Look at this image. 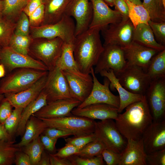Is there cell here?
I'll list each match as a JSON object with an SVG mask.
<instances>
[{
    "instance_id": "1",
    "label": "cell",
    "mask_w": 165,
    "mask_h": 165,
    "mask_svg": "<svg viewBox=\"0 0 165 165\" xmlns=\"http://www.w3.org/2000/svg\"><path fill=\"white\" fill-rule=\"evenodd\" d=\"M125 109L115 119L117 128L127 140L142 139L145 131L153 121L145 96Z\"/></svg>"
},
{
    "instance_id": "2",
    "label": "cell",
    "mask_w": 165,
    "mask_h": 165,
    "mask_svg": "<svg viewBox=\"0 0 165 165\" xmlns=\"http://www.w3.org/2000/svg\"><path fill=\"white\" fill-rule=\"evenodd\" d=\"M100 31L89 28L75 36L73 43V54L78 69L82 73L90 74L103 50Z\"/></svg>"
},
{
    "instance_id": "3",
    "label": "cell",
    "mask_w": 165,
    "mask_h": 165,
    "mask_svg": "<svg viewBox=\"0 0 165 165\" xmlns=\"http://www.w3.org/2000/svg\"><path fill=\"white\" fill-rule=\"evenodd\" d=\"M48 71L21 68L9 72L0 82V94H13L25 90L32 85Z\"/></svg>"
},
{
    "instance_id": "4",
    "label": "cell",
    "mask_w": 165,
    "mask_h": 165,
    "mask_svg": "<svg viewBox=\"0 0 165 165\" xmlns=\"http://www.w3.org/2000/svg\"><path fill=\"white\" fill-rule=\"evenodd\" d=\"M64 43L63 40L58 37L32 39L29 48V55L42 62L49 71L56 66Z\"/></svg>"
},
{
    "instance_id": "5",
    "label": "cell",
    "mask_w": 165,
    "mask_h": 165,
    "mask_svg": "<svg viewBox=\"0 0 165 165\" xmlns=\"http://www.w3.org/2000/svg\"><path fill=\"white\" fill-rule=\"evenodd\" d=\"M75 24L72 17L65 15L53 24L30 27L29 36L33 39L59 38L64 43H72L75 38Z\"/></svg>"
},
{
    "instance_id": "6",
    "label": "cell",
    "mask_w": 165,
    "mask_h": 165,
    "mask_svg": "<svg viewBox=\"0 0 165 165\" xmlns=\"http://www.w3.org/2000/svg\"><path fill=\"white\" fill-rule=\"evenodd\" d=\"M39 118L45 123L47 127L56 128L69 132L74 137L90 134L94 131L96 121L85 117L72 115L58 118Z\"/></svg>"
},
{
    "instance_id": "7",
    "label": "cell",
    "mask_w": 165,
    "mask_h": 165,
    "mask_svg": "<svg viewBox=\"0 0 165 165\" xmlns=\"http://www.w3.org/2000/svg\"><path fill=\"white\" fill-rule=\"evenodd\" d=\"M94 133L106 149L116 153L121 154L126 146L127 140L118 129L114 119L96 122Z\"/></svg>"
},
{
    "instance_id": "8",
    "label": "cell",
    "mask_w": 165,
    "mask_h": 165,
    "mask_svg": "<svg viewBox=\"0 0 165 165\" xmlns=\"http://www.w3.org/2000/svg\"><path fill=\"white\" fill-rule=\"evenodd\" d=\"M115 75L126 90L142 95H145L151 81L146 72L135 65L127 64L123 71Z\"/></svg>"
},
{
    "instance_id": "9",
    "label": "cell",
    "mask_w": 165,
    "mask_h": 165,
    "mask_svg": "<svg viewBox=\"0 0 165 165\" xmlns=\"http://www.w3.org/2000/svg\"><path fill=\"white\" fill-rule=\"evenodd\" d=\"M0 63L4 65L6 70L9 72L21 68L48 71L47 67L41 61L28 54L18 53L9 46L0 49Z\"/></svg>"
},
{
    "instance_id": "10",
    "label": "cell",
    "mask_w": 165,
    "mask_h": 165,
    "mask_svg": "<svg viewBox=\"0 0 165 165\" xmlns=\"http://www.w3.org/2000/svg\"><path fill=\"white\" fill-rule=\"evenodd\" d=\"M145 95L153 121L164 120L165 78L151 80Z\"/></svg>"
},
{
    "instance_id": "11",
    "label": "cell",
    "mask_w": 165,
    "mask_h": 165,
    "mask_svg": "<svg viewBox=\"0 0 165 165\" xmlns=\"http://www.w3.org/2000/svg\"><path fill=\"white\" fill-rule=\"evenodd\" d=\"M103 46V50L94 69L95 74L112 69L116 74L123 71L127 63L122 47L112 44Z\"/></svg>"
},
{
    "instance_id": "12",
    "label": "cell",
    "mask_w": 165,
    "mask_h": 165,
    "mask_svg": "<svg viewBox=\"0 0 165 165\" xmlns=\"http://www.w3.org/2000/svg\"><path fill=\"white\" fill-rule=\"evenodd\" d=\"M42 90L46 95L47 103L58 100L72 98L62 70L56 66L48 71Z\"/></svg>"
},
{
    "instance_id": "13",
    "label": "cell",
    "mask_w": 165,
    "mask_h": 165,
    "mask_svg": "<svg viewBox=\"0 0 165 165\" xmlns=\"http://www.w3.org/2000/svg\"><path fill=\"white\" fill-rule=\"evenodd\" d=\"M90 74L93 80L92 90L88 97L76 108H81L93 104L104 103L119 108L120 104L119 96L115 95L111 91L110 82L108 79L105 77L104 84H102L96 77L93 68L91 69Z\"/></svg>"
},
{
    "instance_id": "14",
    "label": "cell",
    "mask_w": 165,
    "mask_h": 165,
    "mask_svg": "<svg viewBox=\"0 0 165 165\" xmlns=\"http://www.w3.org/2000/svg\"><path fill=\"white\" fill-rule=\"evenodd\" d=\"M134 28L129 19L110 24L101 31L104 41L103 45L121 47L128 45L132 41Z\"/></svg>"
},
{
    "instance_id": "15",
    "label": "cell",
    "mask_w": 165,
    "mask_h": 165,
    "mask_svg": "<svg viewBox=\"0 0 165 165\" xmlns=\"http://www.w3.org/2000/svg\"><path fill=\"white\" fill-rule=\"evenodd\" d=\"M67 81L72 98L81 103L89 96L93 88V80L90 74L79 70H62Z\"/></svg>"
},
{
    "instance_id": "16",
    "label": "cell",
    "mask_w": 165,
    "mask_h": 165,
    "mask_svg": "<svg viewBox=\"0 0 165 165\" xmlns=\"http://www.w3.org/2000/svg\"><path fill=\"white\" fill-rule=\"evenodd\" d=\"M65 15L75 21V36L88 29L93 15V7L90 0H71Z\"/></svg>"
},
{
    "instance_id": "17",
    "label": "cell",
    "mask_w": 165,
    "mask_h": 165,
    "mask_svg": "<svg viewBox=\"0 0 165 165\" xmlns=\"http://www.w3.org/2000/svg\"><path fill=\"white\" fill-rule=\"evenodd\" d=\"M93 7V15L89 28L100 31L111 24L120 21L122 16L119 13L111 9L103 0H90Z\"/></svg>"
},
{
    "instance_id": "18",
    "label": "cell",
    "mask_w": 165,
    "mask_h": 165,
    "mask_svg": "<svg viewBox=\"0 0 165 165\" xmlns=\"http://www.w3.org/2000/svg\"><path fill=\"white\" fill-rule=\"evenodd\" d=\"M122 48L127 64L138 66L145 72L152 58L159 52L133 41Z\"/></svg>"
},
{
    "instance_id": "19",
    "label": "cell",
    "mask_w": 165,
    "mask_h": 165,
    "mask_svg": "<svg viewBox=\"0 0 165 165\" xmlns=\"http://www.w3.org/2000/svg\"><path fill=\"white\" fill-rule=\"evenodd\" d=\"M142 139L147 154L165 149V120L153 121L145 131Z\"/></svg>"
},
{
    "instance_id": "20",
    "label": "cell",
    "mask_w": 165,
    "mask_h": 165,
    "mask_svg": "<svg viewBox=\"0 0 165 165\" xmlns=\"http://www.w3.org/2000/svg\"><path fill=\"white\" fill-rule=\"evenodd\" d=\"M81 102L74 98L58 100L47 104L33 115L39 118H51L72 115V110Z\"/></svg>"
},
{
    "instance_id": "21",
    "label": "cell",
    "mask_w": 165,
    "mask_h": 165,
    "mask_svg": "<svg viewBox=\"0 0 165 165\" xmlns=\"http://www.w3.org/2000/svg\"><path fill=\"white\" fill-rule=\"evenodd\" d=\"M71 113L77 116L101 120L108 119L115 120L119 114L118 108L104 103L92 104L81 108L76 107L72 110Z\"/></svg>"
},
{
    "instance_id": "22",
    "label": "cell",
    "mask_w": 165,
    "mask_h": 165,
    "mask_svg": "<svg viewBox=\"0 0 165 165\" xmlns=\"http://www.w3.org/2000/svg\"><path fill=\"white\" fill-rule=\"evenodd\" d=\"M47 74L41 77L31 87L25 90L16 93L4 94L5 98L13 107L24 108L36 99L42 91Z\"/></svg>"
},
{
    "instance_id": "23",
    "label": "cell",
    "mask_w": 165,
    "mask_h": 165,
    "mask_svg": "<svg viewBox=\"0 0 165 165\" xmlns=\"http://www.w3.org/2000/svg\"><path fill=\"white\" fill-rule=\"evenodd\" d=\"M127 140L126 146L120 154L119 165H146L147 154L142 139Z\"/></svg>"
},
{
    "instance_id": "24",
    "label": "cell",
    "mask_w": 165,
    "mask_h": 165,
    "mask_svg": "<svg viewBox=\"0 0 165 165\" xmlns=\"http://www.w3.org/2000/svg\"><path fill=\"white\" fill-rule=\"evenodd\" d=\"M99 74L101 76L107 78L109 80V87L111 89L116 90L118 92L120 99L118 108L119 113H121L129 105L143 98L144 95L132 93L123 87L119 83L112 70L102 71Z\"/></svg>"
},
{
    "instance_id": "25",
    "label": "cell",
    "mask_w": 165,
    "mask_h": 165,
    "mask_svg": "<svg viewBox=\"0 0 165 165\" xmlns=\"http://www.w3.org/2000/svg\"><path fill=\"white\" fill-rule=\"evenodd\" d=\"M71 0H42L44 7V17L41 25L56 23L65 15Z\"/></svg>"
},
{
    "instance_id": "26",
    "label": "cell",
    "mask_w": 165,
    "mask_h": 165,
    "mask_svg": "<svg viewBox=\"0 0 165 165\" xmlns=\"http://www.w3.org/2000/svg\"><path fill=\"white\" fill-rule=\"evenodd\" d=\"M132 41L159 52L165 49V46L156 41L153 32L148 24H141L134 28Z\"/></svg>"
},
{
    "instance_id": "27",
    "label": "cell",
    "mask_w": 165,
    "mask_h": 165,
    "mask_svg": "<svg viewBox=\"0 0 165 165\" xmlns=\"http://www.w3.org/2000/svg\"><path fill=\"white\" fill-rule=\"evenodd\" d=\"M47 127L45 123L40 118L31 116L26 124L24 133L20 141L15 145L22 148L39 137Z\"/></svg>"
},
{
    "instance_id": "28",
    "label": "cell",
    "mask_w": 165,
    "mask_h": 165,
    "mask_svg": "<svg viewBox=\"0 0 165 165\" xmlns=\"http://www.w3.org/2000/svg\"><path fill=\"white\" fill-rule=\"evenodd\" d=\"M47 104L46 95L42 90L37 97L23 108L16 134L23 136L27 122L30 117Z\"/></svg>"
},
{
    "instance_id": "29",
    "label": "cell",
    "mask_w": 165,
    "mask_h": 165,
    "mask_svg": "<svg viewBox=\"0 0 165 165\" xmlns=\"http://www.w3.org/2000/svg\"><path fill=\"white\" fill-rule=\"evenodd\" d=\"M146 72L151 81L165 78V49L152 58Z\"/></svg>"
},
{
    "instance_id": "30",
    "label": "cell",
    "mask_w": 165,
    "mask_h": 165,
    "mask_svg": "<svg viewBox=\"0 0 165 165\" xmlns=\"http://www.w3.org/2000/svg\"><path fill=\"white\" fill-rule=\"evenodd\" d=\"M3 16L16 23L21 13L30 0H3Z\"/></svg>"
},
{
    "instance_id": "31",
    "label": "cell",
    "mask_w": 165,
    "mask_h": 165,
    "mask_svg": "<svg viewBox=\"0 0 165 165\" xmlns=\"http://www.w3.org/2000/svg\"><path fill=\"white\" fill-rule=\"evenodd\" d=\"M13 140L0 139V165H11L14 163L16 152L22 150L16 147Z\"/></svg>"
},
{
    "instance_id": "32",
    "label": "cell",
    "mask_w": 165,
    "mask_h": 165,
    "mask_svg": "<svg viewBox=\"0 0 165 165\" xmlns=\"http://www.w3.org/2000/svg\"><path fill=\"white\" fill-rule=\"evenodd\" d=\"M124 0L128 7L129 18L134 28L141 24H148L150 17L148 12L142 4L136 5L128 0Z\"/></svg>"
},
{
    "instance_id": "33",
    "label": "cell",
    "mask_w": 165,
    "mask_h": 165,
    "mask_svg": "<svg viewBox=\"0 0 165 165\" xmlns=\"http://www.w3.org/2000/svg\"><path fill=\"white\" fill-rule=\"evenodd\" d=\"M56 66L61 70H79L74 56L73 43L64 42L61 54L57 61Z\"/></svg>"
},
{
    "instance_id": "34",
    "label": "cell",
    "mask_w": 165,
    "mask_h": 165,
    "mask_svg": "<svg viewBox=\"0 0 165 165\" xmlns=\"http://www.w3.org/2000/svg\"><path fill=\"white\" fill-rule=\"evenodd\" d=\"M142 4L148 12L150 20L165 22V7L162 0H143Z\"/></svg>"
},
{
    "instance_id": "35",
    "label": "cell",
    "mask_w": 165,
    "mask_h": 165,
    "mask_svg": "<svg viewBox=\"0 0 165 165\" xmlns=\"http://www.w3.org/2000/svg\"><path fill=\"white\" fill-rule=\"evenodd\" d=\"M22 149L29 156L31 165H38L45 149L40 136L22 147Z\"/></svg>"
},
{
    "instance_id": "36",
    "label": "cell",
    "mask_w": 165,
    "mask_h": 165,
    "mask_svg": "<svg viewBox=\"0 0 165 165\" xmlns=\"http://www.w3.org/2000/svg\"><path fill=\"white\" fill-rule=\"evenodd\" d=\"M16 26L15 23L3 16L0 17V46H8L14 34Z\"/></svg>"
},
{
    "instance_id": "37",
    "label": "cell",
    "mask_w": 165,
    "mask_h": 165,
    "mask_svg": "<svg viewBox=\"0 0 165 165\" xmlns=\"http://www.w3.org/2000/svg\"><path fill=\"white\" fill-rule=\"evenodd\" d=\"M32 40L29 35L25 36L14 34L8 46L18 53L29 55V48Z\"/></svg>"
},
{
    "instance_id": "38",
    "label": "cell",
    "mask_w": 165,
    "mask_h": 165,
    "mask_svg": "<svg viewBox=\"0 0 165 165\" xmlns=\"http://www.w3.org/2000/svg\"><path fill=\"white\" fill-rule=\"evenodd\" d=\"M106 148L104 143L97 138L85 145L74 155L82 157H92L101 155L103 151Z\"/></svg>"
},
{
    "instance_id": "39",
    "label": "cell",
    "mask_w": 165,
    "mask_h": 165,
    "mask_svg": "<svg viewBox=\"0 0 165 165\" xmlns=\"http://www.w3.org/2000/svg\"><path fill=\"white\" fill-rule=\"evenodd\" d=\"M23 109L21 108H14L3 123L7 132L13 138L16 134Z\"/></svg>"
},
{
    "instance_id": "40",
    "label": "cell",
    "mask_w": 165,
    "mask_h": 165,
    "mask_svg": "<svg viewBox=\"0 0 165 165\" xmlns=\"http://www.w3.org/2000/svg\"><path fill=\"white\" fill-rule=\"evenodd\" d=\"M72 165H103L102 155L92 157L86 158L74 155L68 157Z\"/></svg>"
},
{
    "instance_id": "41",
    "label": "cell",
    "mask_w": 165,
    "mask_h": 165,
    "mask_svg": "<svg viewBox=\"0 0 165 165\" xmlns=\"http://www.w3.org/2000/svg\"><path fill=\"white\" fill-rule=\"evenodd\" d=\"M148 24L156 41L165 46V22H157L150 20L148 22Z\"/></svg>"
},
{
    "instance_id": "42",
    "label": "cell",
    "mask_w": 165,
    "mask_h": 165,
    "mask_svg": "<svg viewBox=\"0 0 165 165\" xmlns=\"http://www.w3.org/2000/svg\"><path fill=\"white\" fill-rule=\"evenodd\" d=\"M30 22L28 16L23 11L16 23L14 34L23 35H29Z\"/></svg>"
},
{
    "instance_id": "43",
    "label": "cell",
    "mask_w": 165,
    "mask_h": 165,
    "mask_svg": "<svg viewBox=\"0 0 165 165\" xmlns=\"http://www.w3.org/2000/svg\"><path fill=\"white\" fill-rule=\"evenodd\" d=\"M97 138L94 133L85 135L67 138L65 139V141L66 144L72 145L80 149L86 144Z\"/></svg>"
},
{
    "instance_id": "44",
    "label": "cell",
    "mask_w": 165,
    "mask_h": 165,
    "mask_svg": "<svg viewBox=\"0 0 165 165\" xmlns=\"http://www.w3.org/2000/svg\"><path fill=\"white\" fill-rule=\"evenodd\" d=\"M146 162V165H165V149L147 154Z\"/></svg>"
},
{
    "instance_id": "45",
    "label": "cell",
    "mask_w": 165,
    "mask_h": 165,
    "mask_svg": "<svg viewBox=\"0 0 165 165\" xmlns=\"http://www.w3.org/2000/svg\"><path fill=\"white\" fill-rule=\"evenodd\" d=\"M44 7L42 3L28 16L30 27L40 26L44 20Z\"/></svg>"
},
{
    "instance_id": "46",
    "label": "cell",
    "mask_w": 165,
    "mask_h": 165,
    "mask_svg": "<svg viewBox=\"0 0 165 165\" xmlns=\"http://www.w3.org/2000/svg\"><path fill=\"white\" fill-rule=\"evenodd\" d=\"M101 155L107 165H119L121 159L120 154L106 148L103 151Z\"/></svg>"
},
{
    "instance_id": "47",
    "label": "cell",
    "mask_w": 165,
    "mask_h": 165,
    "mask_svg": "<svg viewBox=\"0 0 165 165\" xmlns=\"http://www.w3.org/2000/svg\"><path fill=\"white\" fill-rule=\"evenodd\" d=\"M13 107L4 97L0 103V123H3L10 116Z\"/></svg>"
},
{
    "instance_id": "48",
    "label": "cell",
    "mask_w": 165,
    "mask_h": 165,
    "mask_svg": "<svg viewBox=\"0 0 165 165\" xmlns=\"http://www.w3.org/2000/svg\"><path fill=\"white\" fill-rule=\"evenodd\" d=\"M42 134L52 138L57 139L60 138H65L73 135L69 132L52 127H46Z\"/></svg>"
},
{
    "instance_id": "49",
    "label": "cell",
    "mask_w": 165,
    "mask_h": 165,
    "mask_svg": "<svg viewBox=\"0 0 165 165\" xmlns=\"http://www.w3.org/2000/svg\"><path fill=\"white\" fill-rule=\"evenodd\" d=\"M80 149L71 144H66L65 146L59 149L53 155L62 158H68L78 153Z\"/></svg>"
},
{
    "instance_id": "50",
    "label": "cell",
    "mask_w": 165,
    "mask_h": 165,
    "mask_svg": "<svg viewBox=\"0 0 165 165\" xmlns=\"http://www.w3.org/2000/svg\"><path fill=\"white\" fill-rule=\"evenodd\" d=\"M115 9L120 13L123 20L128 19L129 9L128 5L124 0H114Z\"/></svg>"
},
{
    "instance_id": "51",
    "label": "cell",
    "mask_w": 165,
    "mask_h": 165,
    "mask_svg": "<svg viewBox=\"0 0 165 165\" xmlns=\"http://www.w3.org/2000/svg\"><path fill=\"white\" fill-rule=\"evenodd\" d=\"M40 138L45 149L51 152L55 151V145L58 139L52 138L43 134L40 135Z\"/></svg>"
},
{
    "instance_id": "52",
    "label": "cell",
    "mask_w": 165,
    "mask_h": 165,
    "mask_svg": "<svg viewBox=\"0 0 165 165\" xmlns=\"http://www.w3.org/2000/svg\"><path fill=\"white\" fill-rule=\"evenodd\" d=\"M14 163L16 165H31L29 156L22 150L16 153Z\"/></svg>"
},
{
    "instance_id": "53",
    "label": "cell",
    "mask_w": 165,
    "mask_h": 165,
    "mask_svg": "<svg viewBox=\"0 0 165 165\" xmlns=\"http://www.w3.org/2000/svg\"><path fill=\"white\" fill-rule=\"evenodd\" d=\"M50 165H72L68 157L62 158L49 153Z\"/></svg>"
},
{
    "instance_id": "54",
    "label": "cell",
    "mask_w": 165,
    "mask_h": 165,
    "mask_svg": "<svg viewBox=\"0 0 165 165\" xmlns=\"http://www.w3.org/2000/svg\"><path fill=\"white\" fill-rule=\"evenodd\" d=\"M42 3V0H30L23 11L28 16Z\"/></svg>"
},
{
    "instance_id": "55",
    "label": "cell",
    "mask_w": 165,
    "mask_h": 165,
    "mask_svg": "<svg viewBox=\"0 0 165 165\" xmlns=\"http://www.w3.org/2000/svg\"><path fill=\"white\" fill-rule=\"evenodd\" d=\"M38 165H50L49 153L43 151Z\"/></svg>"
},
{
    "instance_id": "56",
    "label": "cell",
    "mask_w": 165,
    "mask_h": 165,
    "mask_svg": "<svg viewBox=\"0 0 165 165\" xmlns=\"http://www.w3.org/2000/svg\"><path fill=\"white\" fill-rule=\"evenodd\" d=\"M13 138L6 131L3 123H0V139L10 140H13Z\"/></svg>"
},
{
    "instance_id": "57",
    "label": "cell",
    "mask_w": 165,
    "mask_h": 165,
    "mask_svg": "<svg viewBox=\"0 0 165 165\" xmlns=\"http://www.w3.org/2000/svg\"><path fill=\"white\" fill-rule=\"evenodd\" d=\"M6 69L4 65L0 63V78L4 77L5 75Z\"/></svg>"
},
{
    "instance_id": "58",
    "label": "cell",
    "mask_w": 165,
    "mask_h": 165,
    "mask_svg": "<svg viewBox=\"0 0 165 165\" xmlns=\"http://www.w3.org/2000/svg\"><path fill=\"white\" fill-rule=\"evenodd\" d=\"M4 7V2L3 0H0V17L3 16V11Z\"/></svg>"
},
{
    "instance_id": "59",
    "label": "cell",
    "mask_w": 165,
    "mask_h": 165,
    "mask_svg": "<svg viewBox=\"0 0 165 165\" xmlns=\"http://www.w3.org/2000/svg\"><path fill=\"white\" fill-rule=\"evenodd\" d=\"M109 6H114V0H103Z\"/></svg>"
},
{
    "instance_id": "60",
    "label": "cell",
    "mask_w": 165,
    "mask_h": 165,
    "mask_svg": "<svg viewBox=\"0 0 165 165\" xmlns=\"http://www.w3.org/2000/svg\"><path fill=\"white\" fill-rule=\"evenodd\" d=\"M130 2L136 5H141L142 2L141 0H128Z\"/></svg>"
},
{
    "instance_id": "61",
    "label": "cell",
    "mask_w": 165,
    "mask_h": 165,
    "mask_svg": "<svg viewBox=\"0 0 165 165\" xmlns=\"http://www.w3.org/2000/svg\"><path fill=\"white\" fill-rule=\"evenodd\" d=\"M4 94H0V103L4 98Z\"/></svg>"
},
{
    "instance_id": "62",
    "label": "cell",
    "mask_w": 165,
    "mask_h": 165,
    "mask_svg": "<svg viewBox=\"0 0 165 165\" xmlns=\"http://www.w3.org/2000/svg\"><path fill=\"white\" fill-rule=\"evenodd\" d=\"M163 6L165 7V0H162Z\"/></svg>"
},
{
    "instance_id": "63",
    "label": "cell",
    "mask_w": 165,
    "mask_h": 165,
    "mask_svg": "<svg viewBox=\"0 0 165 165\" xmlns=\"http://www.w3.org/2000/svg\"><path fill=\"white\" fill-rule=\"evenodd\" d=\"M1 48V47L0 46V49Z\"/></svg>"
},
{
    "instance_id": "64",
    "label": "cell",
    "mask_w": 165,
    "mask_h": 165,
    "mask_svg": "<svg viewBox=\"0 0 165 165\" xmlns=\"http://www.w3.org/2000/svg\"></svg>"
}]
</instances>
